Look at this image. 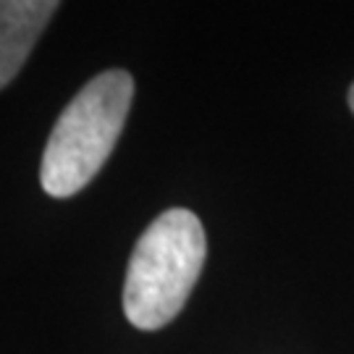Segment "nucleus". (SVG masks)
I'll use <instances>...</instances> for the list:
<instances>
[{
	"label": "nucleus",
	"instance_id": "f257e3e1",
	"mask_svg": "<svg viewBox=\"0 0 354 354\" xmlns=\"http://www.w3.org/2000/svg\"><path fill=\"white\" fill-rule=\"evenodd\" d=\"M134 97L129 71L111 68L89 79L58 115L39 163V184L50 197H71L100 174L124 131Z\"/></svg>",
	"mask_w": 354,
	"mask_h": 354
},
{
	"label": "nucleus",
	"instance_id": "f03ea898",
	"mask_svg": "<svg viewBox=\"0 0 354 354\" xmlns=\"http://www.w3.org/2000/svg\"><path fill=\"white\" fill-rule=\"evenodd\" d=\"M207 257L200 218L171 207L140 236L124 281V313L140 330L168 326L189 299Z\"/></svg>",
	"mask_w": 354,
	"mask_h": 354
},
{
	"label": "nucleus",
	"instance_id": "7ed1b4c3",
	"mask_svg": "<svg viewBox=\"0 0 354 354\" xmlns=\"http://www.w3.org/2000/svg\"><path fill=\"white\" fill-rule=\"evenodd\" d=\"M58 3L61 0H0V89L21 71Z\"/></svg>",
	"mask_w": 354,
	"mask_h": 354
},
{
	"label": "nucleus",
	"instance_id": "20e7f679",
	"mask_svg": "<svg viewBox=\"0 0 354 354\" xmlns=\"http://www.w3.org/2000/svg\"><path fill=\"white\" fill-rule=\"evenodd\" d=\"M349 108H352V113H354V84H352V89H349Z\"/></svg>",
	"mask_w": 354,
	"mask_h": 354
}]
</instances>
